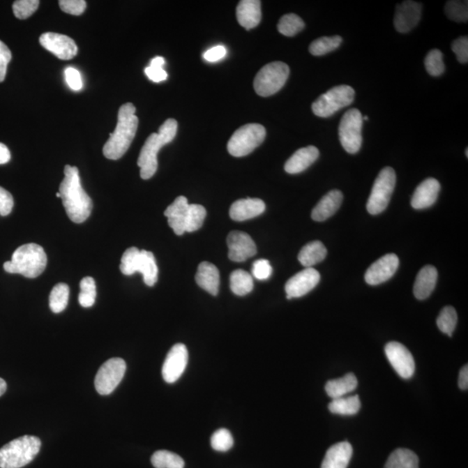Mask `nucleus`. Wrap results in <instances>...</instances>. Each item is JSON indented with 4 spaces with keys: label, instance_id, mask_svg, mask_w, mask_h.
<instances>
[{
    "label": "nucleus",
    "instance_id": "nucleus-42",
    "mask_svg": "<svg viewBox=\"0 0 468 468\" xmlns=\"http://www.w3.org/2000/svg\"><path fill=\"white\" fill-rule=\"evenodd\" d=\"M424 63L428 73L432 77L441 76L445 71L443 54L439 50L435 49L428 52L425 58Z\"/></svg>",
    "mask_w": 468,
    "mask_h": 468
},
{
    "label": "nucleus",
    "instance_id": "nucleus-23",
    "mask_svg": "<svg viewBox=\"0 0 468 468\" xmlns=\"http://www.w3.org/2000/svg\"><path fill=\"white\" fill-rule=\"evenodd\" d=\"M266 210V204L260 199H242L233 203L229 214L232 220L245 221L258 217Z\"/></svg>",
    "mask_w": 468,
    "mask_h": 468
},
{
    "label": "nucleus",
    "instance_id": "nucleus-52",
    "mask_svg": "<svg viewBox=\"0 0 468 468\" xmlns=\"http://www.w3.org/2000/svg\"><path fill=\"white\" fill-rule=\"evenodd\" d=\"M227 55V49L222 45H218L216 47L211 48L205 52L204 59L209 62H216L222 59Z\"/></svg>",
    "mask_w": 468,
    "mask_h": 468
},
{
    "label": "nucleus",
    "instance_id": "nucleus-16",
    "mask_svg": "<svg viewBox=\"0 0 468 468\" xmlns=\"http://www.w3.org/2000/svg\"><path fill=\"white\" fill-rule=\"evenodd\" d=\"M320 274L312 267L305 268V270L292 277L285 285V292L287 299L301 298L307 293L312 291L319 285Z\"/></svg>",
    "mask_w": 468,
    "mask_h": 468
},
{
    "label": "nucleus",
    "instance_id": "nucleus-56",
    "mask_svg": "<svg viewBox=\"0 0 468 468\" xmlns=\"http://www.w3.org/2000/svg\"><path fill=\"white\" fill-rule=\"evenodd\" d=\"M56 197L61 198V195H60L59 193H58V194H56Z\"/></svg>",
    "mask_w": 468,
    "mask_h": 468
},
{
    "label": "nucleus",
    "instance_id": "nucleus-27",
    "mask_svg": "<svg viewBox=\"0 0 468 468\" xmlns=\"http://www.w3.org/2000/svg\"><path fill=\"white\" fill-rule=\"evenodd\" d=\"M438 273L433 266H426L418 273L414 285V294L417 299L424 300L434 292L437 285Z\"/></svg>",
    "mask_w": 468,
    "mask_h": 468
},
{
    "label": "nucleus",
    "instance_id": "nucleus-36",
    "mask_svg": "<svg viewBox=\"0 0 468 468\" xmlns=\"http://www.w3.org/2000/svg\"><path fill=\"white\" fill-rule=\"evenodd\" d=\"M342 42V38L340 36L319 38L310 44L309 51L313 56H324L337 50L341 45Z\"/></svg>",
    "mask_w": 468,
    "mask_h": 468
},
{
    "label": "nucleus",
    "instance_id": "nucleus-49",
    "mask_svg": "<svg viewBox=\"0 0 468 468\" xmlns=\"http://www.w3.org/2000/svg\"><path fill=\"white\" fill-rule=\"evenodd\" d=\"M64 75H66V83L69 87L75 91H80L83 87V82H82L80 71L75 68L69 67L64 71Z\"/></svg>",
    "mask_w": 468,
    "mask_h": 468
},
{
    "label": "nucleus",
    "instance_id": "nucleus-3",
    "mask_svg": "<svg viewBox=\"0 0 468 468\" xmlns=\"http://www.w3.org/2000/svg\"><path fill=\"white\" fill-rule=\"evenodd\" d=\"M177 128L176 120L170 118L160 127L158 133H153L146 139L137 160V165L141 169V177L144 180H149L156 173L158 169L157 155L163 146L174 140Z\"/></svg>",
    "mask_w": 468,
    "mask_h": 468
},
{
    "label": "nucleus",
    "instance_id": "nucleus-55",
    "mask_svg": "<svg viewBox=\"0 0 468 468\" xmlns=\"http://www.w3.org/2000/svg\"><path fill=\"white\" fill-rule=\"evenodd\" d=\"M7 388V384L5 380L0 378V396L5 394Z\"/></svg>",
    "mask_w": 468,
    "mask_h": 468
},
{
    "label": "nucleus",
    "instance_id": "nucleus-19",
    "mask_svg": "<svg viewBox=\"0 0 468 468\" xmlns=\"http://www.w3.org/2000/svg\"><path fill=\"white\" fill-rule=\"evenodd\" d=\"M423 6L421 3L411 1H403L396 6L394 27L400 33H407L413 30L419 24Z\"/></svg>",
    "mask_w": 468,
    "mask_h": 468
},
{
    "label": "nucleus",
    "instance_id": "nucleus-21",
    "mask_svg": "<svg viewBox=\"0 0 468 468\" xmlns=\"http://www.w3.org/2000/svg\"><path fill=\"white\" fill-rule=\"evenodd\" d=\"M238 22L246 30L259 26L262 21V2L259 0H242L236 9Z\"/></svg>",
    "mask_w": 468,
    "mask_h": 468
},
{
    "label": "nucleus",
    "instance_id": "nucleus-26",
    "mask_svg": "<svg viewBox=\"0 0 468 468\" xmlns=\"http://www.w3.org/2000/svg\"><path fill=\"white\" fill-rule=\"evenodd\" d=\"M352 453V446L349 442H338L328 449L321 468H347Z\"/></svg>",
    "mask_w": 468,
    "mask_h": 468
},
{
    "label": "nucleus",
    "instance_id": "nucleus-4",
    "mask_svg": "<svg viewBox=\"0 0 468 468\" xmlns=\"http://www.w3.org/2000/svg\"><path fill=\"white\" fill-rule=\"evenodd\" d=\"M47 264V256L42 246L27 244L20 246L13 252L10 262L3 264L6 273L21 274L28 278H35L44 273Z\"/></svg>",
    "mask_w": 468,
    "mask_h": 468
},
{
    "label": "nucleus",
    "instance_id": "nucleus-10",
    "mask_svg": "<svg viewBox=\"0 0 468 468\" xmlns=\"http://www.w3.org/2000/svg\"><path fill=\"white\" fill-rule=\"evenodd\" d=\"M395 172L392 167H384L380 171L374 182L369 199H368V212L372 216H377L387 209L393 192L395 190Z\"/></svg>",
    "mask_w": 468,
    "mask_h": 468
},
{
    "label": "nucleus",
    "instance_id": "nucleus-30",
    "mask_svg": "<svg viewBox=\"0 0 468 468\" xmlns=\"http://www.w3.org/2000/svg\"><path fill=\"white\" fill-rule=\"evenodd\" d=\"M327 250L322 242L312 241L303 246L298 256L299 262L305 268L312 267L326 258Z\"/></svg>",
    "mask_w": 468,
    "mask_h": 468
},
{
    "label": "nucleus",
    "instance_id": "nucleus-33",
    "mask_svg": "<svg viewBox=\"0 0 468 468\" xmlns=\"http://www.w3.org/2000/svg\"><path fill=\"white\" fill-rule=\"evenodd\" d=\"M230 287L235 295L248 294L253 289L252 277L246 271L236 270L230 276Z\"/></svg>",
    "mask_w": 468,
    "mask_h": 468
},
{
    "label": "nucleus",
    "instance_id": "nucleus-39",
    "mask_svg": "<svg viewBox=\"0 0 468 468\" xmlns=\"http://www.w3.org/2000/svg\"><path fill=\"white\" fill-rule=\"evenodd\" d=\"M457 320H458V317H457L455 309L452 306H446L439 313L437 321V326L443 333L452 337L453 332L455 330Z\"/></svg>",
    "mask_w": 468,
    "mask_h": 468
},
{
    "label": "nucleus",
    "instance_id": "nucleus-9",
    "mask_svg": "<svg viewBox=\"0 0 468 468\" xmlns=\"http://www.w3.org/2000/svg\"><path fill=\"white\" fill-rule=\"evenodd\" d=\"M355 99V91L349 85H339L321 95L312 103V110L317 116L326 118L333 116L338 110L352 105Z\"/></svg>",
    "mask_w": 468,
    "mask_h": 468
},
{
    "label": "nucleus",
    "instance_id": "nucleus-20",
    "mask_svg": "<svg viewBox=\"0 0 468 468\" xmlns=\"http://www.w3.org/2000/svg\"><path fill=\"white\" fill-rule=\"evenodd\" d=\"M441 184L434 178H428L421 182L414 190L411 206L417 210L426 209L437 201Z\"/></svg>",
    "mask_w": 468,
    "mask_h": 468
},
{
    "label": "nucleus",
    "instance_id": "nucleus-57",
    "mask_svg": "<svg viewBox=\"0 0 468 468\" xmlns=\"http://www.w3.org/2000/svg\"><path fill=\"white\" fill-rule=\"evenodd\" d=\"M466 156H467V157H468V149H466Z\"/></svg>",
    "mask_w": 468,
    "mask_h": 468
},
{
    "label": "nucleus",
    "instance_id": "nucleus-24",
    "mask_svg": "<svg viewBox=\"0 0 468 468\" xmlns=\"http://www.w3.org/2000/svg\"><path fill=\"white\" fill-rule=\"evenodd\" d=\"M188 206V199L184 196H179L164 212V216L167 218L169 227L176 235L186 233V217H187Z\"/></svg>",
    "mask_w": 468,
    "mask_h": 468
},
{
    "label": "nucleus",
    "instance_id": "nucleus-35",
    "mask_svg": "<svg viewBox=\"0 0 468 468\" xmlns=\"http://www.w3.org/2000/svg\"><path fill=\"white\" fill-rule=\"evenodd\" d=\"M70 288L66 284L59 283L53 287L50 294V308L54 313L62 312L69 301Z\"/></svg>",
    "mask_w": 468,
    "mask_h": 468
},
{
    "label": "nucleus",
    "instance_id": "nucleus-45",
    "mask_svg": "<svg viewBox=\"0 0 468 468\" xmlns=\"http://www.w3.org/2000/svg\"><path fill=\"white\" fill-rule=\"evenodd\" d=\"M165 64V59L162 56H156L153 59L150 66L145 69V74L150 80L159 83L167 80V73L163 70V66Z\"/></svg>",
    "mask_w": 468,
    "mask_h": 468
},
{
    "label": "nucleus",
    "instance_id": "nucleus-17",
    "mask_svg": "<svg viewBox=\"0 0 468 468\" xmlns=\"http://www.w3.org/2000/svg\"><path fill=\"white\" fill-rule=\"evenodd\" d=\"M399 267L398 257L388 253L374 262L366 271L365 281L370 285H378L391 280Z\"/></svg>",
    "mask_w": 468,
    "mask_h": 468
},
{
    "label": "nucleus",
    "instance_id": "nucleus-51",
    "mask_svg": "<svg viewBox=\"0 0 468 468\" xmlns=\"http://www.w3.org/2000/svg\"><path fill=\"white\" fill-rule=\"evenodd\" d=\"M13 205V195L5 188L0 187V216H9L12 212Z\"/></svg>",
    "mask_w": 468,
    "mask_h": 468
},
{
    "label": "nucleus",
    "instance_id": "nucleus-5",
    "mask_svg": "<svg viewBox=\"0 0 468 468\" xmlns=\"http://www.w3.org/2000/svg\"><path fill=\"white\" fill-rule=\"evenodd\" d=\"M40 448V439L32 435L13 439L0 448V468L27 466L38 455Z\"/></svg>",
    "mask_w": 468,
    "mask_h": 468
},
{
    "label": "nucleus",
    "instance_id": "nucleus-7",
    "mask_svg": "<svg viewBox=\"0 0 468 468\" xmlns=\"http://www.w3.org/2000/svg\"><path fill=\"white\" fill-rule=\"evenodd\" d=\"M290 75V68L283 62H273L264 66L255 78V89L260 96L276 94L284 87Z\"/></svg>",
    "mask_w": 468,
    "mask_h": 468
},
{
    "label": "nucleus",
    "instance_id": "nucleus-12",
    "mask_svg": "<svg viewBox=\"0 0 468 468\" xmlns=\"http://www.w3.org/2000/svg\"><path fill=\"white\" fill-rule=\"evenodd\" d=\"M126 372V363L121 358H112L103 364L96 374L95 386L100 395L112 394Z\"/></svg>",
    "mask_w": 468,
    "mask_h": 468
},
{
    "label": "nucleus",
    "instance_id": "nucleus-14",
    "mask_svg": "<svg viewBox=\"0 0 468 468\" xmlns=\"http://www.w3.org/2000/svg\"><path fill=\"white\" fill-rule=\"evenodd\" d=\"M188 362V352L183 344H176L167 353L163 366V377L167 384H174L184 373Z\"/></svg>",
    "mask_w": 468,
    "mask_h": 468
},
{
    "label": "nucleus",
    "instance_id": "nucleus-8",
    "mask_svg": "<svg viewBox=\"0 0 468 468\" xmlns=\"http://www.w3.org/2000/svg\"><path fill=\"white\" fill-rule=\"evenodd\" d=\"M266 135V128L262 124L244 125L232 135L227 144L228 152L234 157L248 156L263 144Z\"/></svg>",
    "mask_w": 468,
    "mask_h": 468
},
{
    "label": "nucleus",
    "instance_id": "nucleus-34",
    "mask_svg": "<svg viewBox=\"0 0 468 468\" xmlns=\"http://www.w3.org/2000/svg\"><path fill=\"white\" fill-rule=\"evenodd\" d=\"M151 463L156 468H184L185 462L176 453L159 450L151 457Z\"/></svg>",
    "mask_w": 468,
    "mask_h": 468
},
{
    "label": "nucleus",
    "instance_id": "nucleus-25",
    "mask_svg": "<svg viewBox=\"0 0 468 468\" xmlns=\"http://www.w3.org/2000/svg\"><path fill=\"white\" fill-rule=\"evenodd\" d=\"M344 195L339 190H331L324 195L317 206L314 207L312 212V220L315 221H324L334 216L335 212L340 209Z\"/></svg>",
    "mask_w": 468,
    "mask_h": 468
},
{
    "label": "nucleus",
    "instance_id": "nucleus-28",
    "mask_svg": "<svg viewBox=\"0 0 468 468\" xmlns=\"http://www.w3.org/2000/svg\"><path fill=\"white\" fill-rule=\"evenodd\" d=\"M195 281L199 287L211 295L216 296L219 293L220 273L214 264L206 262L199 264Z\"/></svg>",
    "mask_w": 468,
    "mask_h": 468
},
{
    "label": "nucleus",
    "instance_id": "nucleus-1",
    "mask_svg": "<svg viewBox=\"0 0 468 468\" xmlns=\"http://www.w3.org/2000/svg\"><path fill=\"white\" fill-rule=\"evenodd\" d=\"M59 194L67 216L74 223H83L91 216L92 199L82 187L77 167L66 165L64 167V178L60 184Z\"/></svg>",
    "mask_w": 468,
    "mask_h": 468
},
{
    "label": "nucleus",
    "instance_id": "nucleus-29",
    "mask_svg": "<svg viewBox=\"0 0 468 468\" xmlns=\"http://www.w3.org/2000/svg\"><path fill=\"white\" fill-rule=\"evenodd\" d=\"M358 384L355 375L349 373L338 379L329 381L325 385V391L332 399H337L351 394Z\"/></svg>",
    "mask_w": 468,
    "mask_h": 468
},
{
    "label": "nucleus",
    "instance_id": "nucleus-6",
    "mask_svg": "<svg viewBox=\"0 0 468 468\" xmlns=\"http://www.w3.org/2000/svg\"><path fill=\"white\" fill-rule=\"evenodd\" d=\"M120 270L127 276L140 273L144 276V283L153 287L158 280V267L155 256L146 250L130 248L126 250L121 259Z\"/></svg>",
    "mask_w": 468,
    "mask_h": 468
},
{
    "label": "nucleus",
    "instance_id": "nucleus-31",
    "mask_svg": "<svg viewBox=\"0 0 468 468\" xmlns=\"http://www.w3.org/2000/svg\"><path fill=\"white\" fill-rule=\"evenodd\" d=\"M384 468H419V458L409 449L398 448L389 455Z\"/></svg>",
    "mask_w": 468,
    "mask_h": 468
},
{
    "label": "nucleus",
    "instance_id": "nucleus-54",
    "mask_svg": "<svg viewBox=\"0 0 468 468\" xmlns=\"http://www.w3.org/2000/svg\"><path fill=\"white\" fill-rule=\"evenodd\" d=\"M10 160V150L5 144H0V165H1V164L9 163Z\"/></svg>",
    "mask_w": 468,
    "mask_h": 468
},
{
    "label": "nucleus",
    "instance_id": "nucleus-48",
    "mask_svg": "<svg viewBox=\"0 0 468 468\" xmlns=\"http://www.w3.org/2000/svg\"><path fill=\"white\" fill-rule=\"evenodd\" d=\"M452 50L456 55L457 60L460 63H467L468 62V38L460 37L455 39L452 44Z\"/></svg>",
    "mask_w": 468,
    "mask_h": 468
},
{
    "label": "nucleus",
    "instance_id": "nucleus-43",
    "mask_svg": "<svg viewBox=\"0 0 468 468\" xmlns=\"http://www.w3.org/2000/svg\"><path fill=\"white\" fill-rule=\"evenodd\" d=\"M211 446L216 451L227 452L233 448V435L226 428H220V430L214 432L212 437H211Z\"/></svg>",
    "mask_w": 468,
    "mask_h": 468
},
{
    "label": "nucleus",
    "instance_id": "nucleus-22",
    "mask_svg": "<svg viewBox=\"0 0 468 468\" xmlns=\"http://www.w3.org/2000/svg\"><path fill=\"white\" fill-rule=\"evenodd\" d=\"M319 157V149L314 146H308L296 150L285 163V172L291 174L302 173L303 171L312 166Z\"/></svg>",
    "mask_w": 468,
    "mask_h": 468
},
{
    "label": "nucleus",
    "instance_id": "nucleus-41",
    "mask_svg": "<svg viewBox=\"0 0 468 468\" xmlns=\"http://www.w3.org/2000/svg\"><path fill=\"white\" fill-rule=\"evenodd\" d=\"M81 292L78 296V301L81 306L89 308L94 305L96 296V287L94 278L91 277L84 278L80 282Z\"/></svg>",
    "mask_w": 468,
    "mask_h": 468
},
{
    "label": "nucleus",
    "instance_id": "nucleus-15",
    "mask_svg": "<svg viewBox=\"0 0 468 468\" xmlns=\"http://www.w3.org/2000/svg\"><path fill=\"white\" fill-rule=\"evenodd\" d=\"M39 42L45 50H47L56 58L62 60H70L77 54V46L73 38L68 36L46 32L39 38Z\"/></svg>",
    "mask_w": 468,
    "mask_h": 468
},
{
    "label": "nucleus",
    "instance_id": "nucleus-40",
    "mask_svg": "<svg viewBox=\"0 0 468 468\" xmlns=\"http://www.w3.org/2000/svg\"><path fill=\"white\" fill-rule=\"evenodd\" d=\"M445 13L450 20L466 23L468 20V2L451 0L445 6Z\"/></svg>",
    "mask_w": 468,
    "mask_h": 468
},
{
    "label": "nucleus",
    "instance_id": "nucleus-50",
    "mask_svg": "<svg viewBox=\"0 0 468 468\" xmlns=\"http://www.w3.org/2000/svg\"><path fill=\"white\" fill-rule=\"evenodd\" d=\"M12 60V52L6 44L0 41V83L5 80L7 66Z\"/></svg>",
    "mask_w": 468,
    "mask_h": 468
},
{
    "label": "nucleus",
    "instance_id": "nucleus-13",
    "mask_svg": "<svg viewBox=\"0 0 468 468\" xmlns=\"http://www.w3.org/2000/svg\"><path fill=\"white\" fill-rule=\"evenodd\" d=\"M385 354L396 373L405 379L412 377L416 370L412 354L405 345L398 342H388L385 346Z\"/></svg>",
    "mask_w": 468,
    "mask_h": 468
},
{
    "label": "nucleus",
    "instance_id": "nucleus-2",
    "mask_svg": "<svg viewBox=\"0 0 468 468\" xmlns=\"http://www.w3.org/2000/svg\"><path fill=\"white\" fill-rule=\"evenodd\" d=\"M135 112L137 109L131 103L120 107L116 130L103 146V153L107 159L119 160L130 149L139 123Z\"/></svg>",
    "mask_w": 468,
    "mask_h": 468
},
{
    "label": "nucleus",
    "instance_id": "nucleus-18",
    "mask_svg": "<svg viewBox=\"0 0 468 468\" xmlns=\"http://www.w3.org/2000/svg\"><path fill=\"white\" fill-rule=\"evenodd\" d=\"M228 257L234 262H244L257 253L255 241L243 232H231L227 237Z\"/></svg>",
    "mask_w": 468,
    "mask_h": 468
},
{
    "label": "nucleus",
    "instance_id": "nucleus-44",
    "mask_svg": "<svg viewBox=\"0 0 468 468\" xmlns=\"http://www.w3.org/2000/svg\"><path fill=\"white\" fill-rule=\"evenodd\" d=\"M40 2L38 0H17L13 3L14 15L20 20H27L38 8Z\"/></svg>",
    "mask_w": 468,
    "mask_h": 468
},
{
    "label": "nucleus",
    "instance_id": "nucleus-53",
    "mask_svg": "<svg viewBox=\"0 0 468 468\" xmlns=\"http://www.w3.org/2000/svg\"><path fill=\"white\" fill-rule=\"evenodd\" d=\"M459 387L462 391H467L468 387V368L465 365L460 370L459 376Z\"/></svg>",
    "mask_w": 468,
    "mask_h": 468
},
{
    "label": "nucleus",
    "instance_id": "nucleus-38",
    "mask_svg": "<svg viewBox=\"0 0 468 468\" xmlns=\"http://www.w3.org/2000/svg\"><path fill=\"white\" fill-rule=\"evenodd\" d=\"M206 216L205 207L198 204H189L186 217V232L192 233L202 227Z\"/></svg>",
    "mask_w": 468,
    "mask_h": 468
},
{
    "label": "nucleus",
    "instance_id": "nucleus-37",
    "mask_svg": "<svg viewBox=\"0 0 468 468\" xmlns=\"http://www.w3.org/2000/svg\"><path fill=\"white\" fill-rule=\"evenodd\" d=\"M305 27V24L301 17L294 13H290L281 17L280 22L278 24V30L285 37H294Z\"/></svg>",
    "mask_w": 468,
    "mask_h": 468
},
{
    "label": "nucleus",
    "instance_id": "nucleus-32",
    "mask_svg": "<svg viewBox=\"0 0 468 468\" xmlns=\"http://www.w3.org/2000/svg\"><path fill=\"white\" fill-rule=\"evenodd\" d=\"M360 408L361 402L358 395H346L332 399V402L329 405V409L332 414L340 416H354L358 413Z\"/></svg>",
    "mask_w": 468,
    "mask_h": 468
},
{
    "label": "nucleus",
    "instance_id": "nucleus-47",
    "mask_svg": "<svg viewBox=\"0 0 468 468\" xmlns=\"http://www.w3.org/2000/svg\"><path fill=\"white\" fill-rule=\"evenodd\" d=\"M252 275L257 280H266L273 273V267L266 259L256 260L252 264Z\"/></svg>",
    "mask_w": 468,
    "mask_h": 468
},
{
    "label": "nucleus",
    "instance_id": "nucleus-46",
    "mask_svg": "<svg viewBox=\"0 0 468 468\" xmlns=\"http://www.w3.org/2000/svg\"><path fill=\"white\" fill-rule=\"evenodd\" d=\"M86 1L84 0H60L59 6L63 13L70 15L80 16L86 9Z\"/></svg>",
    "mask_w": 468,
    "mask_h": 468
},
{
    "label": "nucleus",
    "instance_id": "nucleus-11",
    "mask_svg": "<svg viewBox=\"0 0 468 468\" xmlns=\"http://www.w3.org/2000/svg\"><path fill=\"white\" fill-rule=\"evenodd\" d=\"M363 123L362 114L357 109H352L345 114L339 124V140L345 151L352 155L362 146Z\"/></svg>",
    "mask_w": 468,
    "mask_h": 468
}]
</instances>
